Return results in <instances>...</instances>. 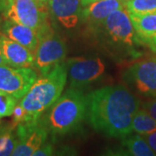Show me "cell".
Masks as SVG:
<instances>
[{
	"label": "cell",
	"mask_w": 156,
	"mask_h": 156,
	"mask_svg": "<svg viewBox=\"0 0 156 156\" xmlns=\"http://www.w3.org/2000/svg\"><path fill=\"white\" fill-rule=\"evenodd\" d=\"M86 97V118L95 131L119 139L133 133L132 120L140 101L126 86L102 87Z\"/></svg>",
	"instance_id": "6da1fadb"
},
{
	"label": "cell",
	"mask_w": 156,
	"mask_h": 156,
	"mask_svg": "<svg viewBox=\"0 0 156 156\" xmlns=\"http://www.w3.org/2000/svg\"><path fill=\"white\" fill-rule=\"evenodd\" d=\"M87 97L81 89L69 88L40 116L39 122L52 136L69 134L86 118Z\"/></svg>",
	"instance_id": "7a4b0ae2"
},
{
	"label": "cell",
	"mask_w": 156,
	"mask_h": 156,
	"mask_svg": "<svg viewBox=\"0 0 156 156\" xmlns=\"http://www.w3.org/2000/svg\"><path fill=\"white\" fill-rule=\"evenodd\" d=\"M68 79L65 62L57 64L42 77L37 79L19 103L30 116L38 120L52 106L64 89Z\"/></svg>",
	"instance_id": "3957f363"
},
{
	"label": "cell",
	"mask_w": 156,
	"mask_h": 156,
	"mask_svg": "<svg viewBox=\"0 0 156 156\" xmlns=\"http://www.w3.org/2000/svg\"><path fill=\"white\" fill-rule=\"evenodd\" d=\"M0 17L37 31L50 24L48 4L43 0H0Z\"/></svg>",
	"instance_id": "277c9868"
},
{
	"label": "cell",
	"mask_w": 156,
	"mask_h": 156,
	"mask_svg": "<svg viewBox=\"0 0 156 156\" xmlns=\"http://www.w3.org/2000/svg\"><path fill=\"white\" fill-rule=\"evenodd\" d=\"M38 44L34 51L33 68L45 75L57 64L63 62L67 55L64 40L50 25L38 31Z\"/></svg>",
	"instance_id": "5b68a950"
},
{
	"label": "cell",
	"mask_w": 156,
	"mask_h": 156,
	"mask_svg": "<svg viewBox=\"0 0 156 156\" xmlns=\"http://www.w3.org/2000/svg\"><path fill=\"white\" fill-rule=\"evenodd\" d=\"M70 88L82 89L98 81L105 72L100 57H70L65 62Z\"/></svg>",
	"instance_id": "8992f818"
},
{
	"label": "cell",
	"mask_w": 156,
	"mask_h": 156,
	"mask_svg": "<svg viewBox=\"0 0 156 156\" xmlns=\"http://www.w3.org/2000/svg\"><path fill=\"white\" fill-rule=\"evenodd\" d=\"M124 83L137 93L156 95V57L135 62L123 72Z\"/></svg>",
	"instance_id": "52a82bcc"
},
{
	"label": "cell",
	"mask_w": 156,
	"mask_h": 156,
	"mask_svg": "<svg viewBox=\"0 0 156 156\" xmlns=\"http://www.w3.org/2000/svg\"><path fill=\"white\" fill-rule=\"evenodd\" d=\"M98 27L103 29L108 40L117 46L131 47L135 42L136 32L127 7L113 11Z\"/></svg>",
	"instance_id": "ba28073f"
},
{
	"label": "cell",
	"mask_w": 156,
	"mask_h": 156,
	"mask_svg": "<svg viewBox=\"0 0 156 156\" xmlns=\"http://www.w3.org/2000/svg\"><path fill=\"white\" fill-rule=\"evenodd\" d=\"M37 79V73L31 67H12L7 64L0 66V91L18 101L24 96Z\"/></svg>",
	"instance_id": "9c48e42d"
},
{
	"label": "cell",
	"mask_w": 156,
	"mask_h": 156,
	"mask_svg": "<svg viewBox=\"0 0 156 156\" xmlns=\"http://www.w3.org/2000/svg\"><path fill=\"white\" fill-rule=\"evenodd\" d=\"M16 135L17 144L12 152L13 156H30L48 140L49 133L38 120L17 125Z\"/></svg>",
	"instance_id": "30bf717a"
},
{
	"label": "cell",
	"mask_w": 156,
	"mask_h": 156,
	"mask_svg": "<svg viewBox=\"0 0 156 156\" xmlns=\"http://www.w3.org/2000/svg\"><path fill=\"white\" fill-rule=\"evenodd\" d=\"M50 17L66 30L76 28L81 21L82 0H47Z\"/></svg>",
	"instance_id": "8fae6325"
},
{
	"label": "cell",
	"mask_w": 156,
	"mask_h": 156,
	"mask_svg": "<svg viewBox=\"0 0 156 156\" xmlns=\"http://www.w3.org/2000/svg\"><path fill=\"white\" fill-rule=\"evenodd\" d=\"M125 0H101L83 7L81 21L98 27L113 11L126 7Z\"/></svg>",
	"instance_id": "7c38bea8"
},
{
	"label": "cell",
	"mask_w": 156,
	"mask_h": 156,
	"mask_svg": "<svg viewBox=\"0 0 156 156\" xmlns=\"http://www.w3.org/2000/svg\"><path fill=\"white\" fill-rule=\"evenodd\" d=\"M0 48L8 65L12 67H33V52L22 44L8 38L1 32Z\"/></svg>",
	"instance_id": "4fadbf2b"
},
{
	"label": "cell",
	"mask_w": 156,
	"mask_h": 156,
	"mask_svg": "<svg viewBox=\"0 0 156 156\" xmlns=\"http://www.w3.org/2000/svg\"><path fill=\"white\" fill-rule=\"evenodd\" d=\"M0 32L34 53L38 44V31L22 23L10 20H2L0 23Z\"/></svg>",
	"instance_id": "5bb4252c"
},
{
	"label": "cell",
	"mask_w": 156,
	"mask_h": 156,
	"mask_svg": "<svg viewBox=\"0 0 156 156\" xmlns=\"http://www.w3.org/2000/svg\"><path fill=\"white\" fill-rule=\"evenodd\" d=\"M136 35L146 42L156 41V11L141 15L129 14Z\"/></svg>",
	"instance_id": "9a60e30c"
},
{
	"label": "cell",
	"mask_w": 156,
	"mask_h": 156,
	"mask_svg": "<svg viewBox=\"0 0 156 156\" xmlns=\"http://www.w3.org/2000/svg\"><path fill=\"white\" fill-rule=\"evenodd\" d=\"M121 147L125 154L133 156H155L156 154L144 139L139 134H128L122 138Z\"/></svg>",
	"instance_id": "2e32d148"
},
{
	"label": "cell",
	"mask_w": 156,
	"mask_h": 156,
	"mask_svg": "<svg viewBox=\"0 0 156 156\" xmlns=\"http://www.w3.org/2000/svg\"><path fill=\"white\" fill-rule=\"evenodd\" d=\"M132 131L140 135L156 131V120L144 108L138 109L132 120Z\"/></svg>",
	"instance_id": "e0dca14e"
},
{
	"label": "cell",
	"mask_w": 156,
	"mask_h": 156,
	"mask_svg": "<svg viewBox=\"0 0 156 156\" xmlns=\"http://www.w3.org/2000/svg\"><path fill=\"white\" fill-rule=\"evenodd\" d=\"M12 127H3L0 129V156L12 154L17 144L16 133Z\"/></svg>",
	"instance_id": "ac0fdd59"
},
{
	"label": "cell",
	"mask_w": 156,
	"mask_h": 156,
	"mask_svg": "<svg viewBox=\"0 0 156 156\" xmlns=\"http://www.w3.org/2000/svg\"><path fill=\"white\" fill-rule=\"evenodd\" d=\"M129 14L141 15L156 11V0H129L126 3Z\"/></svg>",
	"instance_id": "d6986e66"
},
{
	"label": "cell",
	"mask_w": 156,
	"mask_h": 156,
	"mask_svg": "<svg viewBox=\"0 0 156 156\" xmlns=\"http://www.w3.org/2000/svg\"><path fill=\"white\" fill-rule=\"evenodd\" d=\"M17 102L18 100L14 96L0 91V119L11 116Z\"/></svg>",
	"instance_id": "ffe728a7"
},
{
	"label": "cell",
	"mask_w": 156,
	"mask_h": 156,
	"mask_svg": "<svg viewBox=\"0 0 156 156\" xmlns=\"http://www.w3.org/2000/svg\"><path fill=\"white\" fill-rule=\"evenodd\" d=\"M12 128H15L17 125L23 122H31V121H37L30 116V115L26 111L23 106L18 102L16 104V106L12 112Z\"/></svg>",
	"instance_id": "44dd1931"
},
{
	"label": "cell",
	"mask_w": 156,
	"mask_h": 156,
	"mask_svg": "<svg viewBox=\"0 0 156 156\" xmlns=\"http://www.w3.org/2000/svg\"><path fill=\"white\" fill-rule=\"evenodd\" d=\"M54 149L53 146L50 143H48L47 141L44 144L41 146L33 154L34 156H47V155H53Z\"/></svg>",
	"instance_id": "7402d4cb"
},
{
	"label": "cell",
	"mask_w": 156,
	"mask_h": 156,
	"mask_svg": "<svg viewBox=\"0 0 156 156\" xmlns=\"http://www.w3.org/2000/svg\"><path fill=\"white\" fill-rule=\"evenodd\" d=\"M142 107L156 120V99L147 101L142 105Z\"/></svg>",
	"instance_id": "603a6c76"
},
{
	"label": "cell",
	"mask_w": 156,
	"mask_h": 156,
	"mask_svg": "<svg viewBox=\"0 0 156 156\" xmlns=\"http://www.w3.org/2000/svg\"><path fill=\"white\" fill-rule=\"evenodd\" d=\"M144 137V139L147 140V142L148 143V145L150 146V147L154 151L156 154V131L151 133V134L142 135Z\"/></svg>",
	"instance_id": "cb8c5ba5"
},
{
	"label": "cell",
	"mask_w": 156,
	"mask_h": 156,
	"mask_svg": "<svg viewBox=\"0 0 156 156\" xmlns=\"http://www.w3.org/2000/svg\"><path fill=\"white\" fill-rule=\"evenodd\" d=\"M7 62H6L5 57L3 56V53H2V50H1V48H0V66L1 65H6ZM8 65V64H7Z\"/></svg>",
	"instance_id": "d4e9b609"
},
{
	"label": "cell",
	"mask_w": 156,
	"mask_h": 156,
	"mask_svg": "<svg viewBox=\"0 0 156 156\" xmlns=\"http://www.w3.org/2000/svg\"><path fill=\"white\" fill-rule=\"evenodd\" d=\"M97 1H101V0H82V5H83V7L84 6L88 5L91 3H94V2H97Z\"/></svg>",
	"instance_id": "484cf974"
},
{
	"label": "cell",
	"mask_w": 156,
	"mask_h": 156,
	"mask_svg": "<svg viewBox=\"0 0 156 156\" xmlns=\"http://www.w3.org/2000/svg\"><path fill=\"white\" fill-rule=\"evenodd\" d=\"M3 127H4V125H3V122H2L0 121V129L3 128Z\"/></svg>",
	"instance_id": "4316f807"
},
{
	"label": "cell",
	"mask_w": 156,
	"mask_h": 156,
	"mask_svg": "<svg viewBox=\"0 0 156 156\" xmlns=\"http://www.w3.org/2000/svg\"><path fill=\"white\" fill-rule=\"evenodd\" d=\"M154 44H155V45H156V41H155V42H154Z\"/></svg>",
	"instance_id": "83f0119b"
},
{
	"label": "cell",
	"mask_w": 156,
	"mask_h": 156,
	"mask_svg": "<svg viewBox=\"0 0 156 156\" xmlns=\"http://www.w3.org/2000/svg\"><path fill=\"white\" fill-rule=\"evenodd\" d=\"M1 21H2V19H1V17H0V23H1Z\"/></svg>",
	"instance_id": "f1b7e54d"
},
{
	"label": "cell",
	"mask_w": 156,
	"mask_h": 156,
	"mask_svg": "<svg viewBox=\"0 0 156 156\" xmlns=\"http://www.w3.org/2000/svg\"><path fill=\"white\" fill-rule=\"evenodd\" d=\"M125 1H126V2H127V1H129V0H125Z\"/></svg>",
	"instance_id": "f546056e"
},
{
	"label": "cell",
	"mask_w": 156,
	"mask_h": 156,
	"mask_svg": "<svg viewBox=\"0 0 156 156\" xmlns=\"http://www.w3.org/2000/svg\"><path fill=\"white\" fill-rule=\"evenodd\" d=\"M43 1H47V0H43Z\"/></svg>",
	"instance_id": "4dcf8cb0"
}]
</instances>
